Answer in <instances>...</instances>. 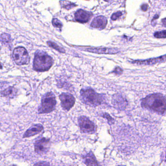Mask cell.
<instances>
[{"instance_id": "cell-28", "label": "cell", "mask_w": 166, "mask_h": 166, "mask_svg": "<svg viewBox=\"0 0 166 166\" xmlns=\"http://www.w3.org/2000/svg\"><path fill=\"white\" fill-rule=\"evenodd\" d=\"M158 17H159V16H158V15H155V16H154V18L153 19V20H152V22H153V21H154V20H156V19H157L158 18Z\"/></svg>"}, {"instance_id": "cell-14", "label": "cell", "mask_w": 166, "mask_h": 166, "mask_svg": "<svg viewBox=\"0 0 166 166\" xmlns=\"http://www.w3.org/2000/svg\"><path fill=\"white\" fill-rule=\"evenodd\" d=\"M108 20L104 16H100L93 20L91 23V27H92L104 29L106 27Z\"/></svg>"}, {"instance_id": "cell-18", "label": "cell", "mask_w": 166, "mask_h": 166, "mask_svg": "<svg viewBox=\"0 0 166 166\" xmlns=\"http://www.w3.org/2000/svg\"><path fill=\"white\" fill-rule=\"evenodd\" d=\"M11 41V37L9 34H4L0 35V41L2 43H9Z\"/></svg>"}, {"instance_id": "cell-3", "label": "cell", "mask_w": 166, "mask_h": 166, "mask_svg": "<svg viewBox=\"0 0 166 166\" xmlns=\"http://www.w3.org/2000/svg\"><path fill=\"white\" fill-rule=\"evenodd\" d=\"M80 93L83 102L89 106L96 107L104 103V95L98 94L91 88L82 89Z\"/></svg>"}, {"instance_id": "cell-16", "label": "cell", "mask_w": 166, "mask_h": 166, "mask_svg": "<svg viewBox=\"0 0 166 166\" xmlns=\"http://www.w3.org/2000/svg\"><path fill=\"white\" fill-rule=\"evenodd\" d=\"M15 94V89L12 87H10L7 89H5L4 91L0 92V94L4 96H11L14 95Z\"/></svg>"}, {"instance_id": "cell-27", "label": "cell", "mask_w": 166, "mask_h": 166, "mask_svg": "<svg viewBox=\"0 0 166 166\" xmlns=\"http://www.w3.org/2000/svg\"><path fill=\"white\" fill-rule=\"evenodd\" d=\"M162 23L163 25L165 26V27H166V18L162 20Z\"/></svg>"}, {"instance_id": "cell-15", "label": "cell", "mask_w": 166, "mask_h": 166, "mask_svg": "<svg viewBox=\"0 0 166 166\" xmlns=\"http://www.w3.org/2000/svg\"><path fill=\"white\" fill-rule=\"evenodd\" d=\"M83 161L87 166H100L92 152L83 156Z\"/></svg>"}, {"instance_id": "cell-8", "label": "cell", "mask_w": 166, "mask_h": 166, "mask_svg": "<svg viewBox=\"0 0 166 166\" xmlns=\"http://www.w3.org/2000/svg\"><path fill=\"white\" fill-rule=\"evenodd\" d=\"M62 108L66 111H69L74 106L76 99L71 94L62 93L59 96Z\"/></svg>"}, {"instance_id": "cell-10", "label": "cell", "mask_w": 166, "mask_h": 166, "mask_svg": "<svg viewBox=\"0 0 166 166\" xmlns=\"http://www.w3.org/2000/svg\"><path fill=\"white\" fill-rule=\"evenodd\" d=\"M166 62V55L157 58H153L146 60H136L132 61V63L139 65H153L157 63Z\"/></svg>"}, {"instance_id": "cell-22", "label": "cell", "mask_w": 166, "mask_h": 166, "mask_svg": "<svg viewBox=\"0 0 166 166\" xmlns=\"http://www.w3.org/2000/svg\"><path fill=\"white\" fill-rule=\"evenodd\" d=\"M122 12L121 11H118V12H116L115 13H114L111 16V19L112 20H116L118 19L119 17H121L122 16Z\"/></svg>"}, {"instance_id": "cell-1", "label": "cell", "mask_w": 166, "mask_h": 166, "mask_svg": "<svg viewBox=\"0 0 166 166\" xmlns=\"http://www.w3.org/2000/svg\"><path fill=\"white\" fill-rule=\"evenodd\" d=\"M141 105L158 113L163 114L166 111V97L161 94H153L142 99Z\"/></svg>"}, {"instance_id": "cell-13", "label": "cell", "mask_w": 166, "mask_h": 166, "mask_svg": "<svg viewBox=\"0 0 166 166\" xmlns=\"http://www.w3.org/2000/svg\"><path fill=\"white\" fill-rule=\"evenodd\" d=\"M86 51L97 53V54H115L118 53V51L116 49L114 48H88L85 49Z\"/></svg>"}, {"instance_id": "cell-7", "label": "cell", "mask_w": 166, "mask_h": 166, "mask_svg": "<svg viewBox=\"0 0 166 166\" xmlns=\"http://www.w3.org/2000/svg\"><path fill=\"white\" fill-rule=\"evenodd\" d=\"M50 147V139L42 138L35 142V150L39 154H46L49 151Z\"/></svg>"}, {"instance_id": "cell-25", "label": "cell", "mask_w": 166, "mask_h": 166, "mask_svg": "<svg viewBox=\"0 0 166 166\" xmlns=\"http://www.w3.org/2000/svg\"><path fill=\"white\" fill-rule=\"evenodd\" d=\"M104 117H106V118L108 119L109 123H112V124L113 123L114 119H113L108 114H104Z\"/></svg>"}, {"instance_id": "cell-23", "label": "cell", "mask_w": 166, "mask_h": 166, "mask_svg": "<svg viewBox=\"0 0 166 166\" xmlns=\"http://www.w3.org/2000/svg\"><path fill=\"white\" fill-rule=\"evenodd\" d=\"M34 166H51L49 163L45 161H41L36 163Z\"/></svg>"}, {"instance_id": "cell-4", "label": "cell", "mask_w": 166, "mask_h": 166, "mask_svg": "<svg viewBox=\"0 0 166 166\" xmlns=\"http://www.w3.org/2000/svg\"><path fill=\"white\" fill-rule=\"evenodd\" d=\"M56 101L55 96L51 92L46 93L41 99V104L38 111L40 114L48 113L55 109Z\"/></svg>"}, {"instance_id": "cell-20", "label": "cell", "mask_w": 166, "mask_h": 166, "mask_svg": "<svg viewBox=\"0 0 166 166\" xmlns=\"http://www.w3.org/2000/svg\"><path fill=\"white\" fill-rule=\"evenodd\" d=\"M154 37L158 39H165L166 38V30L154 33Z\"/></svg>"}, {"instance_id": "cell-21", "label": "cell", "mask_w": 166, "mask_h": 166, "mask_svg": "<svg viewBox=\"0 0 166 166\" xmlns=\"http://www.w3.org/2000/svg\"><path fill=\"white\" fill-rule=\"evenodd\" d=\"M52 24L54 25V27L59 28H61L63 26L61 21H59L58 19H54L52 21Z\"/></svg>"}, {"instance_id": "cell-26", "label": "cell", "mask_w": 166, "mask_h": 166, "mask_svg": "<svg viewBox=\"0 0 166 166\" xmlns=\"http://www.w3.org/2000/svg\"><path fill=\"white\" fill-rule=\"evenodd\" d=\"M148 7V5L146 4H143L141 6V9L144 11H147Z\"/></svg>"}, {"instance_id": "cell-32", "label": "cell", "mask_w": 166, "mask_h": 166, "mask_svg": "<svg viewBox=\"0 0 166 166\" xmlns=\"http://www.w3.org/2000/svg\"><path fill=\"white\" fill-rule=\"evenodd\" d=\"M0 49H1V48H0Z\"/></svg>"}, {"instance_id": "cell-19", "label": "cell", "mask_w": 166, "mask_h": 166, "mask_svg": "<svg viewBox=\"0 0 166 166\" xmlns=\"http://www.w3.org/2000/svg\"><path fill=\"white\" fill-rule=\"evenodd\" d=\"M60 2H61L62 7L67 9H72V7L76 6V5L69 1H60Z\"/></svg>"}, {"instance_id": "cell-12", "label": "cell", "mask_w": 166, "mask_h": 166, "mask_svg": "<svg viewBox=\"0 0 166 166\" xmlns=\"http://www.w3.org/2000/svg\"><path fill=\"white\" fill-rule=\"evenodd\" d=\"M43 129V126L41 124H34L30 127L29 129L25 132L23 135V138L29 137L37 135L42 131Z\"/></svg>"}, {"instance_id": "cell-5", "label": "cell", "mask_w": 166, "mask_h": 166, "mask_svg": "<svg viewBox=\"0 0 166 166\" xmlns=\"http://www.w3.org/2000/svg\"><path fill=\"white\" fill-rule=\"evenodd\" d=\"M13 58L16 63L19 65L27 64L30 60L27 51L23 47H18L15 49L13 53Z\"/></svg>"}, {"instance_id": "cell-6", "label": "cell", "mask_w": 166, "mask_h": 166, "mask_svg": "<svg viewBox=\"0 0 166 166\" xmlns=\"http://www.w3.org/2000/svg\"><path fill=\"white\" fill-rule=\"evenodd\" d=\"M78 125L82 132L86 134H94L97 127L95 124L87 117L82 116L78 120Z\"/></svg>"}, {"instance_id": "cell-17", "label": "cell", "mask_w": 166, "mask_h": 166, "mask_svg": "<svg viewBox=\"0 0 166 166\" xmlns=\"http://www.w3.org/2000/svg\"><path fill=\"white\" fill-rule=\"evenodd\" d=\"M47 44L50 47H51V48H54L56 50L58 51V52H60V53H65V50L63 48H61V47H59L58 45L55 44V42L51 41L47 42Z\"/></svg>"}, {"instance_id": "cell-31", "label": "cell", "mask_w": 166, "mask_h": 166, "mask_svg": "<svg viewBox=\"0 0 166 166\" xmlns=\"http://www.w3.org/2000/svg\"><path fill=\"white\" fill-rule=\"evenodd\" d=\"M14 166V165H12V166Z\"/></svg>"}, {"instance_id": "cell-30", "label": "cell", "mask_w": 166, "mask_h": 166, "mask_svg": "<svg viewBox=\"0 0 166 166\" xmlns=\"http://www.w3.org/2000/svg\"><path fill=\"white\" fill-rule=\"evenodd\" d=\"M123 166V165H120V166Z\"/></svg>"}, {"instance_id": "cell-11", "label": "cell", "mask_w": 166, "mask_h": 166, "mask_svg": "<svg viewBox=\"0 0 166 166\" xmlns=\"http://www.w3.org/2000/svg\"><path fill=\"white\" fill-rule=\"evenodd\" d=\"M92 15L93 14L91 12L82 9L78 10L75 13V19L80 23H87L90 19Z\"/></svg>"}, {"instance_id": "cell-29", "label": "cell", "mask_w": 166, "mask_h": 166, "mask_svg": "<svg viewBox=\"0 0 166 166\" xmlns=\"http://www.w3.org/2000/svg\"><path fill=\"white\" fill-rule=\"evenodd\" d=\"M2 65L0 63V69H2Z\"/></svg>"}, {"instance_id": "cell-2", "label": "cell", "mask_w": 166, "mask_h": 166, "mask_svg": "<svg viewBox=\"0 0 166 166\" xmlns=\"http://www.w3.org/2000/svg\"><path fill=\"white\" fill-rule=\"evenodd\" d=\"M54 63L53 59L45 52L37 51L35 53L33 68L36 71H47Z\"/></svg>"}, {"instance_id": "cell-9", "label": "cell", "mask_w": 166, "mask_h": 166, "mask_svg": "<svg viewBox=\"0 0 166 166\" xmlns=\"http://www.w3.org/2000/svg\"><path fill=\"white\" fill-rule=\"evenodd\" d=\"M112 103L116 108L123 110L128 105V102L125 98L120 94H115L112 99Z\"/></svg>"}, {"instance_id": "cell-24", "label": "cell", "mask_w": 166, "mask_h": 166, "mask_svg": "<svg viewBox=\"0 0 166 166\" xmlns=\"http://www.w3.org/2000/svg\"><path fill=\"white\" fill-rule=\"evenodd\" d=\"M122 70L119 67H117L116 68L113 70V72L116 74V75H121L122 73Z\"/></svg>"}]
</instances>
